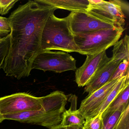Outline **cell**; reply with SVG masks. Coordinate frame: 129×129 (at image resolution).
Instances as JSON below:
<instances>
[{"instance_id":"obj_1","label":"cell","mask_w":129,"mask_h":129,"mask_svg":"<svg viewBox=\"0 0 129 129\" xmlns=\"http://www.w3.org/2000/svg\"><path fill=\"white\" fill-rule=\"evenodd\" d=\"M56 10L34 0L20 5L11 13L10 45L2 69L6 76L20 80L30 75L40 51L44 25Z\"/></svg>"},{"instance_id":"obj_2","label":"cell","mask_w":129,"mask_h":129,"mask_svg":"<svg viewBox=\"0 0 129 129\" xmlns=\"http://www.w3.org/2000/svg\"><path fill=\"white\" fill-rule=\"evenodd\" d=\"M41 97L43 108L41 110L5 115H3L4 119L40 125L49 129L60 124L63 113L66 110L68 96L62 91L56 90Z\"/></svg>"},{"instance_id":"obj_3","label":"cell","mask_w":129,"mask_h":129,"mask_svg":"<svg viewBox=\"0 0 129 129\" xmlns=\"http://www.w3.org/2000/svg\"><path fill=\"white\" fill-rule=\"evenodd\" d=\"M52 50L78 53L69 27L68 16L59 18L53 13L47 20L42 33L40 53Z\"/></svg>"},{"instance_id":"obj_4","label":"cell","mask_w":129,"mask_h":129,"mask_svg":"<svg viewBox=\"0 0 129 129\" xmlns=\"http://www.w3.org/2000/svg\"><path fill=\"white\" fill-rule=\"evenodd\" d=\"M124 30V28H115L73 35L78 53L87 55L106 50L114 46L118 41Z\"/></svg>"},{"instance_id":"obj_5","label":"cell","mask_w":129,"mask_h":129,"mask_svg":"<svg viewBox=\"0 0 129 129\" xmlns=\"http://www.w3.org/2000/svg\"><path fill=\"white\" fill-rule=\"evenodd\" d=\"M31 69L62 73L77 69L76 60L68 53L46 51L41 53L33 61Z\"/></svg>"},{"instance_id":"obj_6","label":"cell","mask_w":129,"mask_h":129,"mask_svg":"<svg viewBox=\"0 0 129 129\" xmlns=\"http://www.w3.org/2000/svg\"><path fill=\"white\" fill-rule=\"evenodd\" d=\"M43 108L42 97L19 92L0 98V112L3 115L40 111Z\"/></svg>"},{"instance_id":"obj_7","label":"cell","mask_w":129,"mask_h":129,"mask_svg":"<svg viewBox=\"0 0 129 129\" xmlns=\"http://www.w3.org/2000/svg\"><path fill=\"white\" fill-rule=\"evenodd\" d=\"M129 6L119 0L109 1L100 0L99 3L90 6L87 11L93 15L113 24L120 28H124L125 12L128 11Z\"/></svg>"},{"instance_id":"obj_8","label":"cell","mask_w":129,"mask_h":129,"mask_svg":"<svg viewBox=\"0 0 129 129\" xmlns=\"http://www.w3.org/2000/svg\"><path fill=\"white\" fill-rule=\"evenodd\" d=\"M68 16L69 27L73 35L118 28L86 11L71 12Z\"/></svg>"},{"instance_id":"obj_9","label":"cell","mask_w":129,"mask_h":129,"mask_svg":"<svg viewBox=\"0 0 129 129\" xmlns=\"http://www.w3.org/2000/svg\"><path fill=\"white\" fill-rule=\"evenodd\" d=\"M106 50L93 55H87L85 62L76 69L75 81L79 87L87 85L97 72L111 59L106 55Z\"/></svg>"},{"instance_id":"obj_10","label":"cell","mask_w":129,"mask_h":129,"mask_svg":"<svg viewBox=\"0 0 129 129\" xmlns=\"http://www.w3.org/2000/svg\"><path fill=\"white\" fill-rule=\"evenodd\" d=\"M120 78L108 82L82 100L78 110L85 120L95 117L98 109Z\"/></svg>"},{"instance_id":"obj_11","label":"cell","mask_w":129,"mask_h":129,"mask_svg":"<svg viewBox=\"0 0 129 129\" xmlns=\"http://www.w3.org/2000/svg\"><path fill=\"white\" fill-rule=\"evenodd\" d=\"M121 62L111 57L110 60L102 67L89 83L85 86L84 92L88 93V95H90L109 82L113 73Z\"/></svg>"},{"instance_id":"obj_12","label":"cell","mask_w":129,"mask_h":129,"mask_svg":"<svg viewBox=\"0 0 129 129\" xmlns=\"http://www.w3.org/2000/svg\"><path fill=\"white\" fill-rule=\"evenodd\" d=\"M38 3L71 12H87L90 6L89 0H35Z\"/></svg>"},{"instance_id":"obj_13","label":"cell","mask_w":129,"mask_h":129,"mask_svg":"<svg viewBox=\"0 0 129 129\" xmlns=\"http://www.w3.org/2000/svg\"><path fill=\"white\" fill-rule=\"evenodd\" d=\"M71 106L68 110H66L63 113V117L60 124L62 126H69L74 125H83L85 119L82 115L77 110V99L75 95H73Z\"/></svg>"},{"instance_id":"obj_14","label":"cell","mask_w":129,"mask_h":129,"mask_svg":"<svg viewBox=\"0 0 129 129\" xmlns=\"http://www.w3.org/2000/svg\"><path fill=\"white\" fill-rule=\"evenodd\" d=\"M129 73L125 76L120 78L117 84L108 95L101 106L97 111L96 115H102V113L108 108L110 104L121 93L127 84L129 83Z\"/></svg>"},{"instance_id":"obj_15","label":"cell","mask_w":129,"mask_h":129,"mask_svg":"<svg viewBox=\"0 0 129 129\" xmlns=\"http://www.w3.org/2000/svg\"><path fill=\"white\" fill-rule=\"evenodd\" d=\"M112 58L114 59L129 61V37L126 35L123 38L114 44Z\"/></svg>"},{"instance_id":"obj_16","label":"cell","mask_w":129,"mask_h":129,"mask_svg":"<svg viewBox=\"0 0 129 129\" xmlns=\"http://www.w3.org/2000/svg\"><path fill=\"white\" fill-rule=\"evenodd\" d=\"M129 83L126 85L123 91L110 104L102 114L113 112L121 106H127L129 105Z\"/></svg>"},{"instance_id":"obj_17","label":"cell","mask_w":129,"mask_h":129,"mask_svg":"<svg viewBox=\"0 0 129 129\" xmlns=\"http://www.w3.org/2000/svg\"><path fill=\"white\" fill-rule=\"evenodd\" d=\"M127 106H122L113 112L102 114V115L103 121V129H114L120 117Z\"/></svg>"},{"instance_id":"obj_18","label":"cell","mask_w":129,"mask_h":129,"mask_svg":"<svg viewBox=\"0 0 129 129\" xmlns=\"http://www.w3.org/2000/svg\"><path fill=\"white\" fill-rule=\"evenodd\" d=\"M10 34L0 39V70L3 69L4 61L7 56L10 45Z\"/></svg>"},{"instance_id":"obj_19","label":"cell","mask_w":129,"mask_h":129,"mask_svg":"<svg viewBox=\"0 0 129 129\" xmlns=\"http://www.w3.org/2000/svg\"><path fill=\"white\" fill-rule=\"evenodd\" d=\"M103 126L102 115L98 114L94 117L85 120L83 129H103Z\"/></svg>"},{"instance_id":"obj_20","label":"cell","mask_w":129,"mask_h":129,"mask_svg":"<svg viewBox=\"0 0 129 129\" xmlns=\"http://www.w3.org/2000/svg\"><path fill=\"white\" fill-rule=\"evenodd\" d=\"M129 72V61L123 60L120 63L113 73L110 81L121 78L123 76L126 75Z\"/></svg>"},{"instance_id":"obj_21","label":"cell","mask_w":129,"mask_h":129,"mask_svg":"<svg viewBox=\"0 0 129 129\" xmlns=\"http://www.w3.org/2000/svg\"><path fill=\"white\" fill-rule=\"evenodd\" d=\"M12 26L9 19L0 16V38L6 37L11 33Z\"/></svg>"},{"instance_id":"obj_22","label":"cell","mask_w":129,"mask_h":129,"mask_svg":"<svg viewBox=\"0 0 129 129\" xmlns=\"http://www.w3.org/2000/svg\"><path fill=\"white\" fill-rule=\"evenodd\" d=\"M114 129H129V105L123 112Z\"/></svg>"},{"instance_id":"obj_23","label":"cell","mask_w":129,"mask_h":129,"mask_svg":"<svg viewBox=\"0 0 129 129\" xmlns=\"http://www.w3.org/2000/svg\"><path fill=\"white\" fill-rule=\"evenodd\" d=\"M18 1V0H0V15H6Z\"/></svg>"},{"instance_id":"obj_24","label":"cell","mask_w":129,"mask_h":129,"mask_svg":"<svg viewBox=\"0 0 129 129\" xmlns=\"http://www.w3.org/2000/svg\"><path fill=\"white\" fill-rule=\"evenodd\" d=\"M83 125H74L69 126H62L59 124L50 129H83Z\"/></svg>"},{"instance_id":"obj_25","label":"cell","mask_w":129,"mask_h":129,"mask_svg":"<svg viewBox=\"0 0 129 129\" xmlns=\"http://www.w3.org/2000/svg\"><path fill=\"white\" fill-rule=\"evenodd\" d=\"M4 120H5V119H4L3 115L1 114V112H0V123H2Z\"/></svg>"},{"instance_id":"obj_26","label":"cell","mask_w":129,"mask_h":129,"mask_svg":"<svg viewBox=\"0 0 129 129\" xmlns=\"http://www.w3.org/2000/svg\"><path fill=\"white\" fill-rule=\"evenodd\" d=\"M2 39V38H0V39Z\"/></svg>"}]
</instances>
